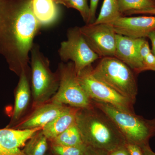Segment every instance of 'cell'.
<instances>
[{"instance_id":"4","label":"cell","mask_w":155,"mask_h":155,"mask_svg":"<svg viewBox=\"0 0 155 155\" xmlns=\"http://www.w3.org/2000/svg\"><path fill=\"white\" fill-rule=\"evenodd\" d=\"M31 76L33 107H36L49 101L58 91L60 84L58 72H53L48 59L34 44L31 50Z\"/></svg>"},{"instance_id":"30","label":"cell","mask_w":155,"mask_h":155,"mask_svg":"<svg viewBox=\"0 0 155 155\" xmlns=\"http://www.w3.org/2000/svg\"><path fill=\"white\" fill-rule=\"evenodd\" d=\"M147 38H148L151 42V51L153 54L155 56V30L150 32Z\"/></svg>"},{"instance_id":"16","label":"cell","mask_w":155,"mask_h":155,"mask_svg":"<svg viewBox=\"0 0 155 155\" xmlns=\"http://www.w3.org/2000/svg\"><path fill=\"white\" fill-rule=\"evenodd\" d=\"M57 5L54 0H32L33 13L41 26L50 25L57 19L59 12Z\"/></svg>"},{"instance_id":"35","label":"cell","mask_w":155,"mask_h":155,"mask_svg":"<svg viewBox=\"0 0 155 155\" xmlns=\"http://www.w3.org/2000/svg\"><path fill=\"white\" fill-rule=\"evenodd\" d=\"M54 1H55V0H54Z\"/></svg>"},{"instance_id":"22","label":"cell","mask_w":155,"mask_h":155,"mask_svg":"<svg viewBox=\"0 0 155 155\" xmlns=\"http://www.w3.org/2000/svg\"><path fill=\"white\" fill-rule=\"evenodd\" d=\"M62 5L68 8H72L79 11L84 21L88 23L90 16V7L87 0H65Z\"/></svg>"},{"instance_id":"20","label":"cell","mask_w":155,"mask_h":155,"mask_svg":"<svg viewBox=\"0 0 155 155\" xmlns=\"http://www.w3.org/2000/svg\"><path fill=\"white\" fill-rule=\"evenodd\" d=\"M118 2L121 14L155 8V2L153 0H118Z\"/></svg>"},{"instance_id":"7","label":"cell","mask_w":155,"mask_h":155,"mask_svg":"<svg viewBox=\"0 0 155 155\" xmlns=\"http://www.w3.org/2000/svg\"><path fill=\"white\" fill-rule=\"evenodd\" d=\"M92 67L90 65L77 75L79 83L91 100L106 103L119 110L134 114V103L96 78L92 73Z\"/></svg>"},{"instance_id":"25","label":"cell","mask_w":155,"mask_h":155,"mask_svg":"<svg viewBox=\"0 0 155 155\" xmlns=\"http://www.w3.org/2000/svg\"><path fill=\"white\" fill-rule=\"evenodd\" d=\"M125 146L130 155H144L141 147L138 145L126 142Z\"/></svg>"},{"instance_id":"3","label":"cell","mask_w":155,"mask_h":155,"mask_svg":"<svg viewBox=\"0 0 155 155\" xmlns=\"http://www.w3.org/2000/svg\"><path fill=\"white\" fill-rule=\"evenodd\" d=\"M92 73L96 78L135 103L138 92L135 72L115 57L102 58Z\"/></svg>"},{"instance_id":"34","label":"cell","mask_w":155,"mask_h":155,"mask_svg":"<svg viewBox=\"0 0 155 155\" xmlns=\"http://www.w3.org/2000/svg\"><path fill=\"white\" fill-rule=\"evenodd\" d=\"M153 1H154V2H155V0H153Z\"/></svg>"},{"instance_id":"19","label":"cell","mask_w":155,"mask_h":155,"mask_svg":"<svg viewBox=\"0 0 155 155\" xmlns=\"http://www.w3.org/2000/svg\"><path fill=\"white\" fill-rule=\"evenodd\" d=\"M48 139L42 130L28 140L23 153L25 155H45L48 150Z\"/></svg>"},{"instance_id":"5","label":"cell","mask_w":155,"mask_h":155,"mask_svg":"<svg viewBox=\"0 0 155 155\" xmlns=\"http://www.w3.org/2000/svg\"><path fill=\"white\" fill-rule=\"evenodd\" d=\"M94 105L103 111L114 122L127 142L142 146L149 143L155 135V127L149 122L135 113H128L114 106L92 101Z\"/></svg>"},{"instance_id":"12","label":"cell","mask_w":155,"mask_h":155,"mask_svg":"<svg viewBox=\"0 0 155 155\" xmlns=\"http://www.w3.org/2000/svg\"><path fill=\"white\" fill-rule=\"evenodd\" d=\"M67 106L49 101L35 108L30 115L13 128L26 129L43 127L61 114Z\"/></svg>"},{"instance_id":"33","label":"cell","mask_w":155,"mask_h":155,"mask_svg":"<svg viewBox=\"0 0 155 155\" xmlns=\"http://www.w3.org/2000/svg\"><path fill=\"white\" fill-rule=\"evenodd\" d=\"M150 122L155 127V119L152 120H150Z\"/></svg>"},{"instance_id":"32","label":"cell","mask_w":155,"mask_h":155,"mask_svg":"<svg viewBox=\"0 0 155 155\" xmlns=\"http://www.w3.org/2000/svg\"><path fill=\"white\" fill-rule=\"evenodd\" d=\"M65 0H55L54 2H55L56 4H61L62 5V3Z\"/></svg>"},{"instance_id":"27","label":"cell","mask_w":155,"mask_h":155,"mask_svg":"<svg viewBox=\"0 0 155 155\" xmlns=\"http://www.w3.org/2000/svg\"><path fill=\"white\" fill-rule=\"evenodd\" d=\"M84 155H107V153L87 146Z\"/></svg>"},{"instance_id":"9","label":"cell","mask_w":155,"mask_h":155,"mask_svg":"<svg viewBox=\"0 0 155 155\" xmlns=\"http://www.w3.org/2000/svg\"><path fill=\"white\" fill-rule=\"evenodd\" d=\"M79 30L89 46L100 58L115 57L116 33L112 24H86Z\"/></svg>"},{"instance_id":"31","label":"cell","mask_w":155,"mask_h":155,"mask_svg":"<svg viewBox=\"0 0 155 155\" xmlns=\"http://www.w3.org/2000/svg\"><path fill=\"white\" fill-rule=\"evenodd\" d=\"M132 14H145L155 15V8L151 9V10H147V11H134V12H132Z\"/></svg>"},{"instance_id":"29","label":"cell","mask_w":155,"mask_h":155,"mask_svg":"<svg viewBox=\"0 0 155 155\" xmlns=\"http://www.w3.org/2000/svg\"><path fill=\"white\" fill-rule=\"evenodd\" d=\"M144 155H155V153L150 147L149 143L140 146Z\"/></svg>"},{"instance_id":"13","label":"cell","mask_w":155,"mask_h":155,"mask_svg":"<svg viewBox=\"0 0 155 155\" xmlns=\"http://www.w3.org/2000/svg\"><path fill=\"white\" fill-rule=\"evenodd\" d=\"M29 75L30 72H23L19 76L15 90L14 110L8 128H13L20 122L29 106L31 94Z\"/></svg>"},{"instance_id":"28","label":"cell","mask_w":155,"mask_h":155,"mask_svg":"<svg viewBox=\"0 0 155 155\" xmlns=\"http://www.w3.org/2000/svg\"><path fill=\"white\" fill-rule=\"evenodd\" d=\"M0 155H25L23 152H11L5 149L4 147L1 144H0Z\"/></svg>"},{"instance_id":"21","label":"cell","mask_w":155,"mask_h":155,"mask_svg":"<svg viewBox=\"0 0 155 155\" xmlns=\"http://www.w3.org/2000/svg\"><path fill=\"white\" fill-rule=\"evenodd\" d=\"M140 54L144 65L145 70L155 71V56L152 52L148 42L146 39L140 46Z\"/></svg>"},{"instance_id":"24","label":"cell","mask_w":155,"mask_h":155,"mask_svg":"<svg viewBox=\"0 0 155 155\" xmlns=\"http://www.w3.org/2000/svg\"><path fill=\"white\" fill-rule=\"evenodd\" d=\"M99 0H90V16L88 23L91 24L96 20V13Z\"/></svg>"},{"instance_id":"1","label":"cell","mask_w":155,"mask_h":155,"mask_svg":"<svg viewBox=\"0 0 155 155\" xmlns=\"http://www.w3.org/2000/svg\"><path fill=\"white\" fill-rule=\"evenodd\" d=\"M40 26L32 0H0V55L18 76L30 72L29 54Z\"/></svg>"},{"instance_id":"26","label":"cell","mask_w":155,"mask_h":155,"mask_svg":"<svg viewBox=\"0 0 155 155\" xmlns=\"http://www.w3.org/2000/svg\"><path fill=\"white\" fill-rule=\"evenodd\" d=\"M107 155H130L125 145L119 147L107 153Z\"/></svg>"},{"instance_id":"14","label":"cell","mask_w":155,"mask_h":155,"mask_svg":"<svg viewBox=\"0 0 155 155\" xmlns=\"http://www.w3.org/2000/svg\"><path fill=\"white\" fill-rule=\"evenodd\" d=\"M43 127L18 129L14 128L0 129V144L11 152L21 151L20 148Z\"/></svg>"},{"instance_id":"6","label":"cell","mask_w":155,"mask_h":155,"mask_svg":"<svg viewBox=\"0 0 155 155\" xmlns=\"http://www.w3.org/2000/svg\"><path fill=\"white\" fill-rule=\"evenodd\" d=\"M58 70L60 76L59 87L50 101L80 109L93 107L92 101L79 83L74 63L72 61L61 63Z\"/></svg>"},{"instance_id":"18","label":"cell","mask_w":155,"mask_h":155,"mask_svg":"<svg viewBox=\"0 0 155 155\" xmlns=\"http://www.w3.org/2000/svg\"><path fill=\"white\" fill-rule=\"evenodd\" d=\"M118 0H104L101 9L94 24L112 23L122 16Z\"/></svg>"},{"instance_id":"10","label":"cell","mask_w":155,"mask_h":155,"mask_svg":"<svg viewBox=\"0 0 155 155\" xmlns=\"http://www.w3.org/2000/svg\"><path fill=\"white\" fill-rule=\"evenodd\" d=\"M111 24L117 34L133 38H145L150 32L155 30V15L121 16Z\"/></svg>"},{"instance_id":"11","label":"cell","mask_w":155,"mask_h":155,"mask_svg":"<svg viewBox=\"0 0 155 155\" xmlns=\"http://www.w3.org/2000/svg\"><path fill=\"white\" fill-rule=\"evenodd\" d=\"M116 39L114 57L125 63L136 74L145 71L140 54V46L145 38H133L116 34Z\"/></svg>"},{"instance_id":"2","label":"cell","mask_w":155,"mask_h":155,"mask_svg":"<svg viewBox=\"0 0 155 155\" xmlns=\"http://www.w3.org/2000/svg\"><path fill=\"white\" fill-rule=\"evenodd\" d=\"M76 123L84 144L94 149L107 153L126 143L114 122L94 105L78 110Z\"/></svg>"},{"instance_id":"8","label":"cell","mask_w":155,"mask_h":155,"mask_svg":"<svg viewBox=\"0 0 155 155\" xmlns=\"http://www.w3.org/2000/svg\"><path fill=\"white\" fill-rule=\"evenodd\" d=\"M67 36V40L61 43L58 51L59 56L64 62L70 61L74 63L78 75L100 58L89 46L79 27L69 28Z\"/></svg>"},{"instance_id":"17","label":"cell","mask_w":155,"mask_h":155,"mask_svg":"<svg viewBox=\"0 0 155 155\" xmlns=\"http://www.w3.org/2000/svg\"><path fill=\"white\" fill-rule=\"evenodd\" d=\"M51 141L52 144L64 146H79L84 144L76 122Z\"/></svg>"},{"instance_id":"15","label":"cell","mask_w":155,"mask_h":155,"mask_svg":"<svg viewBox=\"0 0 155 155\" xmlns=\"http://www.w3.org/2000/svg\"><path fill=\"white\" fill-rule=\"evenodd\" d=\"M79 109L67 106L61 114L45 125L42 131L47 138L52 140L74 124Z\"/></svg>"},{"instance_id":"23","label":"cell","mask_w":155,"mask_h":155,"mask_svg":"<svg viewBox=\"0 0 155 155\" xmlns=\"http://www.w3.org/2000/svg\"><path fill=\"white\" fill-rule=\"evenodd\" d=\"M87 146L83 144L79 146H64L52 144V149L57 155H84Z\"/></svg>"}]
</instances>
